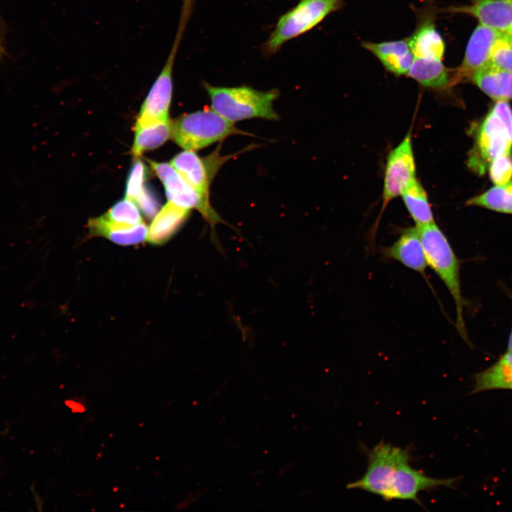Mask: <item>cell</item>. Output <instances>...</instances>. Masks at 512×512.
<instances>
[{"label":"cell","mask_w":512,"mask_h":512,"mask_svg":"<svg viewBox=\"0 0 512 512\" xmlns=\"http://www.w3.org/2000/svg\"><path fill=\"white\" fill-rule=\"evenodd\" d=\"M191 210L169 201L154 216L148 228L146 240L154 245H162L169 240L186 220Z\"/></svg>","instance_id":"5bb4252c"},{"label":"cell","mask_w":512,"mask_h":512,"mask_svg":"<svg viewBox=\"0 0 512 512\" xmlns=\"http://www.w3.org/2000/svg\"><path fill=\"white\" fill-rule=\"evenodd\" d=\"M148 161L164 184L169 201L183 208L198 210L210 225L213 235H215L214 229L217 224L227 225L213 209L210 201L191 186L170 164Z\"/></svg>","instance_id":"52a82bcc"},{"label":"cell","mask_w":512,"mask_h":512,"mask_svg":"<svg viewBox=\"0 0 512 512\" xmlns=\"http://www.w3.org/2000/svg\"><path fill=\"white\" fill-rule=\"evenodd\" d=\"M368 464L363 476L349 483L348 489H359L380 496L384 501H412L423 507L420 492L439 487L454 488L455 478L435 479L410 465V448H400L381 441L367 452Z\"/></svg>","instance_id":"6da1fadb"},{"label":"cell","mask_w":512,"mask_h":512,"mask_svg":"<svg viewBox=\"0 0 512 512\" xmlns=\"http://www.w3.org/2000/svg\"><path fill=\"white\" fill-rule=\"evenodd\" d=\"M400 196L416 226L434 222L427 193L417 178L404 188Z\"/></svg>","instance_id":"d6986e66"},{"label":"cell","mask_w":512,"mask_h":512,"mask_svg":"<svg viewBox=\"0 0 512 512\" xmlns=\"http://www.w3.org/2000/svg\"><path fill=\"white\" fill-rule=\"evenodd\" d=\"M226 159L220 157L218 151L202 159L193 150L184 149L172 159L170 164L191 186L210 201L211 181Z\"/></svg>","instance_id":"9c48e42d"},{"label":"cell","mask_w":512,"mask_h":512,"mask_svg":"<svg viewBox=\"0 0 512 512\" xmlns=\"http://www.w3.org/2000/svg\"><path fill=\"white\" fill-rule=\"evenodd\" d=\"M343 0H299L282 15L262 45L265 55L276 53L284 43L308 32L329 14L338 10Z\"/></svg>","instance_id":"8992f818"},{"label":"cell","mask_w":512,"mask_h":512,"mask_svg":"<svg viewBox=\"0 0 512 512\" xmlns=\"http://www.w3.org/2000/svg\"><path fill=\"white\" fill-rule=\"evenodd\" d=\"M144 178V165L137 161L127 180L125 198L133 201L146 216L152 218L158 213L157 205L145 192Z\"/></svg>","instance_id":"ffe728a7"},{"label":"cell","mask_w":512,"mask_h":512,"mask_svg":"<svg viewBox=\"0 0 512 512\" xmlns=\"http://www.w3.org/2000/svg\"><path fill=\"white\" fill-rule=\"evenodd\" d=\"M474 146L467 166L483 174L494 159L512 151V108L508 101H496L474 130Z\"/></svg>","instance_id":"3957f363"},{"label":"cell","mask_w":512,"mask_h":512,"mask_svg":"<svg viewBox=\"0 0 512 512\" xmlns=\"http://www.w3.org/2000/svg\"><path fill=\"white\" fill-rule=\"evenodd\" d=\"M171 137V121L135 127L132 149V155L139 156L143 152L159 147Z\"/></svg>","instance_id":"44dd1931"},{"label":"cell","mask_w":512,"mask_h":512,"mask_svg":"<svg viewBox=\"0 0 512 512\" xmlns=\"http://www.w3.org/2000/svg\"><path fill=\"white\" fill-rule=\"evenodd\" d=\"M362 46L371 52L389 72L396 75H407L415 56L407 38L383 42H363Z\"/></svg>","instance_id":"4fadbf2b"},{"label":"cell","mask_w":512,"mask_h":512,"mask_svg":"<svg viewBox=\"0 0 512 512\" xmlns=\"http://www.w3.org/2000/svg\"><path fill=\"white\" fill-rule=\"evenodd\" d=\"M490 63L512 73V34L502 33L495 42Z\"/></svg>","instance_id":"cb8c5ba5"},{"label":"cell","mask_w":512,"mask_h":512,"mask_svg":"<svg viewBox=\"0 0 512 512\" xmlns=\"http://www.w3.org/2000/svg\"><path fill=\"white\" fill-rule=\"evenodd\" d=\"M407 41L415 58L442 60L444 56V40L431 18L423 20Z\"/></svg>","instance_id":"2e32d148"},{"label":"cell","mask_w":512,"mask_h":512,"mask_svg":"<svg viewBox=\"0 0 512 512\" xmlns=\"http://www.w3.org/2000/svg\"><path fill=\"white\" fill-rule=\"evenodd\" d=\"M502 32L481 24L473 31L466 46L462 64L450 78L449 86L469 78L490 63L493 46Z\"/></svg>","instance_id":"30bf717a"},{"label":"cell","mask_w":512,"mask_h":512,"mask_svg":"<svg viewBox=\"0 0 512 512\" xmlns=\"http://www.w3.org/2000/svg\"><path fill=\"white\" fill-rule=\"evenodd\" d=\"M491 181L495 185L506 183L512 179V154L500 156L492 160L487 168Z\"/></svg>","instance_id":"d4e9b609"},{"label":"cell","mask_w":512,"mask_h":512,"mask_svg":"<svg viewBox=\"0 0 512 512\" xmlns=\"http://www.w3.org/2000/svg\"><path fill=\"white\" fill-rule=\"evenodd\" d=\"M424 249L427 266L439 277L452 297L456 307V329L468 343L464 320V306L466 302L462 295L460 282V262L447 238L432 223L417 226Z\"/></svg>","instance_id":"7a4b0ae2"},{"label":"cell","mask_w":512,"mask_h":512,"mask_svg":"<svg viewBox=\"0 0 512 512\" xmlns=\"http://www.w3.org/2000/svg\"><path fill=\"white\" fill-rule=\"evenodd\" d=\"M467 206L482 207L496 212L512 214V181L495 185L466 201Z\"/></svg>","instance_id":"7402d4cb"},{"label":"cell","mask_w":512,"mask_h":512,"mask_svg":"<svg viewBox=\"0 0 512 512\" xmlns=\"http://www.w3.org/2000/svg\"><path fill=\"white\" fill-rule=\"evenodd\" d=\"M407 75L426 87L443 90L449 87V70L442 60L415 58Z\"/></svg>","instance_id":"ac0fdd59"},{"label":"cell","mask_w":512,"mask_h":512,"mask_svg":"<svg viewBox=\"0 0 512 512\" xmlns=\"http://www.w3.org/2000/svg\"><path fill=\"white\" fill-rule=\"evenodd\" d=\"M416 166L412 150V135L409 132L402 142L389 153L384 176L383 208L401 195L404 188L415 178Z\"/></svg>","instance_id":"ba28073f"},{"label":"cell","mask_w":512,"mask_h":512,"mask_svg":"<svg viewBox=\"0 0 512 512\" xmlns=\"http://www.w3.org/2000/svg\"><path fill=\"white\" fill-rule=\"evenodd\" d=\"M247 134L211 108L183 114L171 121V137L181 147L198 150L230 135Z\"/></svg>","instance_id":"5b68a950"},{"label":"cell","mask_w":512,"mask_h":512,"mask_svg":"<svg viewBox=\"0 0 512 512\" xmlns=\"http://www.w3.org/2000/svg\"><path fill=\"white\" fill-rule=\"evenodd\" d=\"M449 10L471 15L483 26L512 34V0H473L470 5Z\"/></svg>","instance_id":"7c38bea8"},{"label":"cell","mask_w":512,"mask_h":512,"mask_svg":"<svg viewBox=\"0 0 512 512\" xmlns=\"http://www.w3.org/2000/svg\"><path fill=\"white\" fill-rule=\"evenodd\" d=\"M508 351L512 352V328L508 338Z\"/></svg>","instance_id":"484cf974"},{"label":"cell","mask_w":512,"mask_h":512,"mask_svg":"<svg viewBox=\"0 0 512 512\" xmlns=\"http://www.w3.org/2000/svg\"><path fill=\"white\" fill-rule=\"evenodd\" d=\"M210 108L228 121L235 123L252 118L279 120L273 107L278 90H257L247 85L218 87L204 82Z\"/></svg>","instance_id":"277c9868"},{"label":"cell","mask_w":512,"mask_h":512,"mask_svg":"<svg viewBox=\"0 0 512 512\" xmlns=\"http://www.w3.org/2000/svg\"><path fill=\"white\" fill-rule=\"evenodd\" d=\"M100 218L107 224L117 228H130L144 223L138 206L126 198L114 204Z\"/></svg>","instance_id":"603a6c76"},{"label":"cell","mask_w":512,"mask_h":512,"mask_svg":"<svg viewBox=\"0 0 512 512\" xmlns=\"http://www.w3.org/2000/svg\"><path fill=\"white\" fill-rule=\"evenodd\" d=\"M469 80L496 101L512 100V73L489 63L476 71Z\"/></svg>","instance_id":"9a60e30c"},{"label":"cell","mask_w":512,"mask_h":512,"mask_svg":"<svg viewBox=\"0 0 512 512\" xmlns=\"http://www.w3.org/2000/svg\"><path fill=\"white\" fill-rule=\"evenodd\" d=\"M497 389L512 390V352L507 351L493 365L476 374L471 393Z\"/></svg>","instance_id":"e0dca14e"},{"label":"cell","mask_w":512,"mask_h":512,"mask_svg":"<svg viewBox=\"0 0 512 512\" xmlns=\"http://www.w3.org/2000/svg\"><path fill=\"white\" fill-rule=\"evenodd\" d=\"M381 252L386 259L397 261L425 277L427 263L417 226L404 229L397 240L383 247Z\"/></svg>","instance_id":"8fae6325"},{"label":"cell","mask_w":512,"mask_h":512,"mask_svg":"<svg viewBox=\"0 0 512 512\" xmlns=\"http://www.w3.org/2000/svg\"><path fill=\"white\" fill-rule=\"evenodd\" d=\"M4 53V47H3V46L1 45V42H0V58H1V57L3 56Z\"/></svg>","instance_id":"4316f807"}]
</instances>
